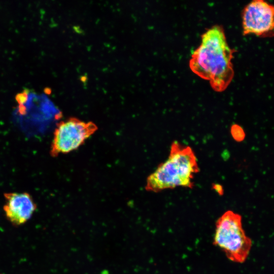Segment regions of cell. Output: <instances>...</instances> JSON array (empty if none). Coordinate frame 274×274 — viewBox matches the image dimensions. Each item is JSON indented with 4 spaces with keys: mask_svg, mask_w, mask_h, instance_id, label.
I'll use <instances>...</instances> for the list:
<instances>
[{
    "mask_svg": "<svg viewBox=\"0 0 274 274\" xmlns=\"http://www.w3.org/2000/svg\"><path fill=\"white\" fill-rule=\"evenodd\" d=\"M230 132L232 138L237 142L243 141L245 138V132L241 126L237 124H233L230 128Z\"/></svg>",
    "mask_w": 274,
    "mask_h": 274,
    "instance_id": "52a82bcc",
    "label": "cell"
},
{
    "mask_svg": "<svg viewBox=\"0 0 274 274\" xmlns=\"http://www.w3.org/2000/svg\"><path fill=\"white\" fill-rule=\"evenodd\" d=\"M0 274H2V273H0Z\"/></svg>",
    "mask_w": 274,
    "mask_h": 274,
    "instance_id": "ba28073f",
    "label": "cell"
},
{
    "mask_svg": "<svg viewBox=\"0 0 274 274\" xmlns=\"http://www.w3.org/2000/svg\"><path fill=\"white\" fill-rule=\"evenodd\" d=\"M274 8L263 0H255L247 5L242 13L243 35L254 34L272 37Z\"/></svg>",
    "mask_w": 274,
    "mask_h": 274,
    "instance_id": "5b68a950",
    "label": "cell"
},
{
    "mask_svg": "<svg viewBox=\"0 0 274 274\" xmlns=\"http://www.w3.org/2000/svg\"><path fill=\"white\" fill-rule=\"evenodd\" d=\"M4 196V211L7 219L14 226L25 223L37 209L36 203L27 192H8Z\"/></svg>",
    "mask_w": 274,
    "mask_h": 274,
    "instance_id": "8992f818",
    "label": "cell"
},
{
    "mask_svg": "<svg viewBox=\"0 0 274 274\" xmlns=\"http://www.w3.org/2000/svg\"><path fill=\"white\" fill-rule=\"evenodd\" d=\"M199 171L196 157L191 147L175 141L167 159L148 176L145 188L155 192L177 187L192 188L194 175Z\"/></svg>",
    "mask_w": 274,
    "mask_h": 274,
    "instance_id": "7a4b0ae2",
    "label": "cell"
},
{
    "mask_svg": "<svg viewBox=\"0 0 274 274\" xmlns=\"http://www.w3.org/2000/svg\"><path fill=\"white\" fill-rule=\"evenodd\" d=\"M234 52L227 44L222 26L214 25L202 35L201 43L190 59V68L200 78L209 81L215 91L222 92L234 76L231 63Z\"/></svg>",
    "mask_w": 274,
    "mask_h": 274,
    "instance_id": "6da1fadb",
    "label": "cell"
},
{
    "mask_svg": "<svg viewBox=\"0 0 274 274\" xmlns=\"http://www.w3.org/2000/svg\"><path fill=\"white\" fill-rule=\"evenodd\" d=\"M92 122L70 118L58 123L54 130L50 154L55 157L77 149L97 130Z\"/></svg>",
    "mask_w": 274,
    "mask_h": 274,
    "instance_id": "277c9868",
    "label": "cell"
},
{
    "mask_svg": "<svg viewBox=\"0 0 274 274\" xmlns=\"http://www.w3.org/2000/svg\"><path fill=\"white\" fill-rule=\"evenodd\" d=\"M213 244L220 248L231 261L242 263L246 261L252 243L245 233L239 214L229 210L218 219Z\"/></svg>",
    "mask_w": 274,
    "mask_h": 274,
    "instance_id": "3957f363",
    "label": "cell"
}]
</instances>
